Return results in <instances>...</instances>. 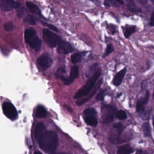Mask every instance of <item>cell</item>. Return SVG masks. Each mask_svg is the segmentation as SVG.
Masks as SVG:
<instances>
[{
  "mask_svg": "<svg viewBox=\"0 0 154 154\" xmlns=\"http://www.w3.org/2000/svg\"><path fill=\"white\" fill-rule=\"evenodd\" d=\"M36 140L40 147L46 153L53 152L58 145V136L52 131H46Z\"/></svg>",
  "mask_w": 154,
  "mask_h": 154,
  "instance_id": "obj_1",
  "label": "cell"
},
{
  "mask_svg": "<svg viewBox=\"0 0 154 154\" xmlns=\"http://www.w3.org/2000/svg\"><path fill=\"white\" fill-rule=\"evenodd\" d=\"M101 75V69L98 68L90 77V78L87 81L86 84L81 87L74 95V99H79L82 97H84L89 94L91 90L94 87L96 81Z\"/></svg>",
  "mask_w": 154,
  "mask_h": 154,
  "instance_id": "obj_2",
  "label": "cell"
},
{
  "mask_svg": "<svg viewBox=\"0 0 154 154\" xmlns=\"http://www.w3.org/2000/svg\"><path fill=\"white\" fill-rule=\"evenodd\" d=\"M25 40L27 44L34 50L38 51L42 45V42L33 28H29L25 31Z\"/></svg>",
  "mask_w": 154,
  "mask_h": 154,
  "instance_id": "obj_3",
  "label": "cell"
},
{
  "mask_svg": "<svg viewBox=\"0 0 154 154\" xmlns=\"http://www.w3.org/2000/svg\"><path fill=\"white\" fill-rule=\"evenodd\" d=\"M117 108L109 104H102L100 108L101 120L103 123H109L111 122L117 112Z\"/></svg>",
  "mask_w": 154,
  "mask_h": 154,
  "instance_id": "obj_4",
  "label": "cell"
},
{
  "mask_svg": "<svg viewBox=\"0 0 154 154\" xmlns=\"http://www.w3.org/2000/svg\"><path fill=\"white\" fill-rule=\"evenodd\" d=\"M43 37L46 43L52 48L58 46L63 41L58 35L48 29L43 30Z\"/></svg>",
  "mask_w": 154,
  "mask_h": 154,
  "instance_id": "obj_5",
  "label": "cell"
},
{
  "mask_svg": "<svg viewBox=\"0 0 154 154\" xmlns=\"http://www.w3.org/2000/svg\"><path fill=\"white\" fill-rule=\"evenodd\" d=\"M84 120L85 123L90 126H96L97 125V112L93 108H87L84 111Z\"/></svg>",
  "mask_w": 154,
  "mask_h": 154,
  "instance_id": "obj_6",
  "label": "cell"
},
{
  "mask_svg": "<svg viewBox=\"0 0 154 154\" xmlns=\"http://www.w3.org/2000/svg\"><path fill=\"white\" fill-rule=\"evenodd\" d=\"M2 110L5 116L9 119L14 120L17 118V110L11 103L5 102L2 104Z\"/></svg>",
  "mask_w": 154,
  "mask_h": 154,
  "instance_id": "obj_7",
  "label": "cell"
},
{
  "mask_svg": "<svg viewBox=\"0 0 154 154\" xmlns=\"http://www.w3.org/2000/svg\"><path fill=\"white\" fill-rule=\"evenodd\" d=\"M20 4L19 2L11 0L0 1V10L4 11H10L12 9L19 8Z\"/></svg>",
  "mask_w": 154,
  "mask_h": 154,
  "instance_id": "obj_8",
  "label": "cell"
},
{
  "mask_svg": "<svg viewBox=\"0 0 154 154\" xmlns=\"http://www.w3.org/2000/svg\"><path fill=\"white\" fill-rule=\"evenodd\" d=\"M149 92L146 91L144 94L141 96L137 101L136 105V110L138 113H141L145 110V105L147 103L149 98Z\"/></svg>",
  "mask_w": 154,
  "mask_h": 154,
  "instance_id": "obj_9",
  "label": "cell"
},
{
  "mask_svg": "<svg viewBox=\"0 0 154 154\" xmlns=\"http://www.w3.org/2000/svg\"><path fill=\"white\" fill-rule=\"evenodd\" d=\"M37 63L42 68L48 69L52 65V60L51 57L48 54H43L38 58Z\"/></svg>",
  "mask_w": 154,
  "mask_h": 154,
  "instance_id": "obj_10",
  "label": "cell"
},
{
  "mask_svg": "<svg viewBox=\"0 0 154 154\" xmlns=\"http://www.w3.org/2000/svg\"><path fill=\"white\" fill-rule=\"evenodd\" d=\"M126 67H124L123 69L119 71L115 75L112 80V84L114 85H115L116 87H118L122 84V81L126 75Z\"/></svg>",
  "mask_w": 154,
  "mask_h": 154,
  "instance_id": "obj_11",
  "label": "cell"
},
{
  "mask_svg": "<svg viewBox=\"0 0 154 154\" xmlns=\"http://www.w3.org/2000/svg\"><path fill=\"white\" fill-rule=\"evenodd\" d=\"M73 51V48L71 45L65 41H62V42L57 46V51L60 54H67Z\"/></svg>",
  "mask_w": 154,
  "mask_h": 154,
  "instance_id": "obj_12",
  "label": "cell"
},
{
  "mask_svg": "<svg viewBox=\"0 0 154 154\" xmlns=\"http://www.w3.org/2000/svg\"><path fill=\"white\" fill-rule=\"evenodd\" d=\"M79 75V69L78 67L76 66H74L72 67L70 70V75L69 78L64 79L63 81H64V84L66 85L70 84L75 79H76Z\"/></svg>",
  "mask_w": 154,
  "mask_h": 154,
  "instance_id": "obj_13",
  "label": "cell"
},
{
  "mask_svg": "<svg viewBox=\"0 0 154 154\" xmlns=\"http://www.w3.org/2000/svg\"><path fill=\"white\" fill-rule=\"evenodd\" d=\"M122 30L124 36L126 38H128L134 32L136 31V26L134 25H126L122 26Z\"/></svg>",
  "mask_w": 154,
  "mask_h": 154,
  "instance_id": "obj_14",
  "label": "cell"
},
{
  "mask_svg": "<svg viewBox=\"0 0 154 154\" xmlns=\"http://www.w3.org/2000/svg\"><path fill=\"white\" fill-rule=\"evenodd\" d=\"M46 131V127H45L44 123H43L42 122L37 123V125H36V127L35 128V131H34L35 138H37L41 134H42Z\"/></svg>",
  "mask_w": 154,
  "mask_h": 154,
  "instance_id": "obj_15",
  "label": "cell"
},
{
  "mask_svg": "<svg viewBox=\"0 0 154 154\" xmlns=\"http://www.w3.org/2000/svg\"><path fill=\"white\" fill-rule=\"evenodd\" d=\"M26 5L28 10L32 13L35 14H38L40 15V11L37 7V5H35L34 3L30 2V1H27L26 2Z\"/></svg>",
  "mask_w": 154,
  "mask_h": 154,
  "instance_id": "obj_16",
  "label": "cell"
},
{
  "mask_svg": "<svg viewBox=\"0 0 154 154\" xmlns=\"http://www.w3.org/2000/svg\"><path fill=\"white\" fill-rule=\"evenodd\" d=\"M47 112L46 109L42 105L37 106L36 109L35 116L37 118H45L46 117Z\"/></svg>",
  "mask_w": 154,
  "mask_h": 154,
  "instance_id": "obj_17",
  "label": "cell"
},
{
  "mask_svg": "<svg viewBox=\"0 0 154 154\" xmlns=\"http://www.w3.org/2000/svg\"><path fill=\"white\" fill-rule=\"evenodd\" d=\"M133 152V149L128 145L123 146L119 148L117 154H130Z\"/></svg>",
  "mask_w": 154,
  "mask_h": 154,
  "instance_id": "obj_18",
  "label": "cell"
},
{
  "mask_svg": "<svg viewBox=\"0 0 154 154\" xmlns=\"http://www.w3.org/2000/svg\"><path fill=\"white\" fill-rule=\"evenodd\" d=\"M127 7L128 9L134 13H138L141 11V9L138 7L137 5L135 4V2L132 1H129L127 2Z\"/></svg>",
  "mask_w": 154,
  "mask_h": 154,
  "instance_id": "obj_19",
  "label": "cell"
},
{
  "mask_svg": "<svg viewBox=\"0 0 154 154\" xmlns=\"http://www.w3.org/2000/svg\"><path fill=\"white\" fill-rule=\"evenodd\" d=\"M141 128H142L143 132L144 135L146 137H149V136H150V134H151V132H150V125H149V123L148 122L144 123L142 125Z\"/></svg>",
  "mask_w": 154,
  "mask_h": 154,
  "instance_id": "obj_20",
  "label": "cell"
},
{
  "mask_svg": "<svg viewBox=\"0 0 154 154\" xmlns=\"http://www.w3.org/2000/svg\"><path fill=\"white\" fill-rule=\"evenodd\" d=\"M82 59V55L81 54L76 53L74 54L71 56V61L73 64H76L81 61Z\"/></svg>",
  "mask_w": 154,
  "mask_h": 154,
  "instance_id": "obj_21",
  "label": "cell"
},
{
  "mask_svg": "<svg viewBox=\"0 0 154 154\" xmlns=\"http://www.w3.org/2000/svg\"><path fill=\"white\" fill-rule=\"evenodd\" d=\"M114 128L116 131V132H117L118 136H119L122 133L125 127L123 126V125L121 123L118 122V123L114 125Z\"/></svg>",
  "mask_w": 154,
  "mask_h": 154,
  "instance_id": "obj_22",
  "label": "cell"
},
{
  "mask_svg": "<svg viewBox=\"0 0 154 154\" xmlns=\"http://www.w3.org/2000/svg\"><path fill=\"white\" fill-rule=\"evenodd\" d=\"M116 117L119 120H125L127 118V115L123 110H118L116 113Z\"/></svg>",
  "mask_w": 154,
  "mask_h": 154,
  "instance_id": "obj_23",
  "label": "cell"
},
{
  "mask_svg": "<svg viewBox=\"0 0 154 154\" xmlns=\"http://www.w3.org/2000/svg\"><path fill=\"white\" fill-rule=\"evenodd\" d=\"M25 21L30 24L35 25L36 23V18L34 16L29 14L25 18Z\"/></svg>",
  "mask_w": 154,
  "mask_h": 154,
  "instance_id": "obj_24",
  "label": "cell"
},
{
  "mask_svg": "<svg viewBox=\"0 0 154 154\" xmlns=\"http://www.w3.org/2000/svg\"><path fill=\"white\" fill-rule=\"evenodd\" d=\"M150 110H144L143 112H142L141 113H140L139 116L144 120H149V117H150Z\"/></svg>",
  "mask_w": 154,
  "mask_h": 154,
  "instance_id": "obj_25",
  "label": "cell"
},
{
  "mask_svg": "<svg viewBox=\"0 0 154 154\" xmlns=\"http://www.w3.org/2000/svg\"><path fill=\"white\" fill-rule=\"evenodd\" d=\"M114 51V48L113 46L111 44H108L106 46V49L105 51V52L103 54V57H105L106 56H108V55H109L111 53H112Z\"/></svg>",
  "mask_w": 154,
  "mask_h": 154,
  "instance_id": "obj_26",
  "label": "cell"
},
{
  "mask_svg": "<svg viewBox=\"0 0 154 154\" xmlns=\"http://www.w3.org/2000/svg\"><path fill=\"white\" fill-rule=\"evenodd\" d=\"M96 91H97V88H96L94 89V90L93 91V93H92L91 94H90L88 97L85 98V99H82V100H79V101H78V102H76V104H77L78 105H79H79H82V104H84V103H85L87 101H88L89 99H90L93 97V96L96 93Z\"/></svg>",
  "mask_w": 154,
  "mask_h": 154,
  "instance_id": "obj_27",
  "label": "cell"
},
{
  "mask_svg": "<svg viewBox=\"0 0 154 154\" xmlns=\"http://www.w3.org/2000/svg\"><path fill=\"white\" fill-rule=\"evenodd\" d=\"M105 93H106V90H100L97 94L96 99L97 100L99 101H102L104 99L105 96Z\"/></svg>",
  "mask_w": 154,
  "mask_h": 154,
  "instance_id": "obj_28",
  "label": "cell"
},
{
  "mask_svg": "<svg viewBox=\"0 0 154 154\" xmlns=\"http://www.w3.org/2000/svg\"><path fill=\"white\" fill-rule=\"evenodd\" d=\"M4 28L5 31H12L14 28V24L12 22H8L5 23L4 24Z\"/></svg>",
  "mask_w": 154,
  "mask_h": 154,
  "instance_id": "obj_29",
  "label": "cell"
},
{
  "mask_svg": "<svg viewBox=\"0 0 154 154\" xmlns=\"http://www.w3.org/2000/svg\"><path fill=\"white\" fill-rule=\"evenodd\" d=\"M104 5L105 6H113V5H117V1H104Z\"/></svg>",
  "mask_w": 154,
  "mask_h": 154,
  "instance_id": "obj_30",
  "label": "cell"
},
{
  "mask_svg": "<svg viewBox=\"0 0 154 154\" xmlns=\"http://www.w3.org/2000/svg\"><path fill=\"white\" fill-rule=\"evenodd\" d=\"M25 13V8L24 7H21L17 10V15L19 17H22Z\"/></svg>",
  "mask_w": 154,
  "mask_h": 154,
  "instance_id": "obj_31",
  "label": "cell"
},
{
  "mask_svg": "<svg viewBox=\"0 0 154 154\" xmlns=\"http://www.w3.org/2000/svg\"><path fill=\"white\" fill-rule=\"evenodd\" d=\"M149 25L151 26H154V11L152 13L150 18V22H149Z\"/></svg>",
  "mask_w": 154,
  "mask_h": 154,
  "instance_id": "obj_32",
  "label": "cell"
},
{
  "mask_svg": "<svg viewBox=\"0 0 154 154\" xmlns=\"http://www.w3.org/2000/svg\"><path fill=\"white\" fill-rule=\"evenodd\" d=\"M44 24H45L47 26H48L49 28H51V29H52V30H54V31H57V32H58V29H57V28L55 26H54V25H51V24H48V23H43Z\"/></svg>",
  "mask_w": 154,
  "mask_h": 154,
  "instance_id": "obj_33",
  "label": "cell"
},
{
  "mask_svg": "<svg viewBox=\"0 0 154 154\" xmlns=\"http://www.w3.org/2000/svg\"><path fill=\"white\" fill-rule=\"evenodd\" d=\"M117 1V2H118L119 4H124V2H123V1H119V0H117V1Z\"/></svg>",
  "mask_w": 154,
  "mask_h": 154,
  "instance_id": "obj_34",
  "label": "cell"
},
{
  "mask_svg": "<svg viewBox=\"0 0 154 154\" xmlns=\"http://www.w3.org/2000/svg\"><path fill=\"white\" fill-rule=\"evenodd\" d=\"M34 154H42V153L39 151H35V152H34Z\"/></svg>",
  "mask_w": 154,
  "mask_h": 154,
  "instance_id": "obj_35",
  "label": "cell"
},
{
  "mask_svg": "<svg viewBox=\"0 0 154 154\" xmlns=\"http://www.w3.org/2000/svg\"><path fill=\"white\" fill-rule=\"evenodd\" d=\"M152 123H153V128H154V117H153V120H152Z\"/></svg>",
  "mask_w": 154,
  "mask_h": 154,
  "instance_id": "obj_36",
  "label": "cell"
},
{
  "mask_svg": "<svg viewBox=\"0 0 154 154\" xmlns=\"http://www.w3.org/2000/svg\"><path fill=\"white\" fill-rule=\"evenodd\" d=\"M151 2H152V3L154 5V0H151Z\"/></svg>",
  "mask_w": 154,
  "mask_h": 154,
  "instance_id": "obj_37",
  "label": "cell"
},
{
  "mask_svg": "<svg viewBox=\"0 0 154 154\" xmlns=\"http://www.w3.org/2000/svg\"><path fill=\"white\" fill-rule=\"evenodd\" d=\"M58 154H66V153H60Z\"/></svg>",
  "mask_w": 154,
  "mask_h": 154,
  "instance_id": "obj_38",
  "label": "cell"
},
{
  "mask_svg": "<svg viewBox=\"0 0 154 154\" xmlns=\"http://www.w3.org/2000/svg\"><path fill=\"white\" fill-rule=\"evenodd\" d=\"M153 99H154V92H153Z\"/></svg>",
  "mask_w": 154,
  "mask_h": 154,
  "instance_id": "obj_39",
  "label": "cell"
}]
</instances>
